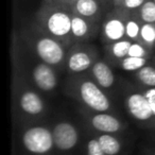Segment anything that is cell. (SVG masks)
<instances>
[{
	"mask_svg": "<svg viewBox=\"0 0 155 155\" xmlns=\"http://www.w3.org/2000/svg\"><path fill=\"white\" fill-rule=\"evenodd\" d=\"M19 106L21 110L30 116H37L45 110V102L41 96L32 89H26L19 97Z\"/></svg>",
	"mask_w": 155,
	"mask_h": 155,
	"instance_id": "12",
	"label": "cell"
},
{
	"mask_svg": "<svg viewBox=\"0 0 155 155\" xmlns=\"http://www.w3.org/2000/svg\"><path fill=\"white\" fill-rule=\"evenodd\" d=\"M24 38L41 62L47 63L54 68L66 64L69 48L44 32L34 22L25 30Z\"/></svg>",
	"mask_w": 155,
	"mask_h": 155,
	"instance_id": "2",
	"label": "cell"
},
{
	"mask_svg": "<svg viewBox=\"0 0 155 155\" xmlns=\"http://www.w3.org/2000/svg\"><path fill=\"white\" fill-rule=\"evenodd\" d=\"M142 93L146 96L147 100H148L149 104L152 108L153 114L155 116V87H146V89Z\"/></svg>",
	"mask_w": 155,
	"mask_h": 155,
	"instance_id": "25",
	"label": "cell"
},
{
	"mask_svg": "<svg viewBox=\"0 0 155 155\" xmlns=\"http://www.w3.org/2000/svg\"><path fill=\"white\" fill-rule=\"evenodd\" d=\"M32 81L41 91L49 93L58 86V75L53 66L47 63H39L32 69Z\"/></svg>",
	"mask_w": 155,
	"mask_h": 155,
	"instance_id": "10",
	"label": "cell"
},
{
	"mask_svg": "<svg viewBox=\"0 0 155 155\" xmlns=\"http://www.w3.org/2000/svg\"><path fill=\"white\" fill-rule=\"evenodd\" d=\"M100 144L106 155H117L121 151V142L113 134L102 133L98 137Z\"/></svg>",
	"mask_w": 155,
	"mask_h": 155,
	"instance_id": "16",
	"label": "cell"
},
{
	"mask_svg": "<svg viewBox=\"0 0 155 155\" xmlns=\"http://www.w3.org/2000/svg\"><path fill=\"white\" fill-rule=\"evenodd\" d=\"M102 21H94L72 13L71 35L73 43H88L100 33Z\"/></svg>",
	"mask_w": 155,
	"mask_h": 155,
	"instance_id": "7",
	"label": "cell"
},
{
	"mask_svg": "<svg viewBox=\"0 0 155 155\" xmlns=\"http://www.w3.org/2000/svg\"><path fill=\"white\" fill-rule=\"evenodd\" d=\"M74 91L77 98L89 110L96 113L108 112L112 108L108 97L105 95L102 88L95 82L89 79H83L78 83Z\"/></svg>",
	"mask_w": 155,
	"mask_h": 155,
	"instance_id": "3",
	"label": "cell"
},
{
	"mask_svg": "<svg viewBox=\"0 0 155 155\" xmlns=\"http://www.w3.org/2000/svg\"><path fill=\"white\" fill-rule=\"evenodd\" d=\"M141 25V20L138 18L135 13H129L127 21H125V37L132 41H139Z\"/></svg>",
	"mask_w": 155,
	"mask_h": 155,
	"instance_id": "17",
	"label": "cell"
},
{
	"mask_svg": "<svg viewBox=\"0 0 155 155\" xmlns=\"http://www.w3.org/2000/svg\"><path fill=\"white\" fill-rule=\"evenodd\" d=\"M91 74L101 88L108 89L115 83V74L105 61L98 60L91 68Z\"/></svg>",
	"mask_w": 155,
	"mask_h": 155,
	"instance_id": "14",
	"label": "cell"
},
{
	"mask_svg": "<svg viewBox=\"0 0 155 155\" xmlns=\"http://www.w3.org/2000/svg\"><path fill=\"white\" fill-rule=\"evenodd\" d=\"M124 102L127 110L135 120L147 122V121H152L155 119L152 108L143 93L134 91V93L129 94L125 97Z\"/></svg>",
	"mask_w": 155,
	"mask_h": 155,
	"instance_id": "8",
	"label": "cell"
},
{
	"mask_svg": "<svg viewBox=\"0 0 155 155\" xmlns=\"http://www.w3.org/2000/svg\"><path fill=\"white\" fill-rule=\"evenodd\" d=\"M47 1H52V2H58V3H63V5H65V0H47Z\"/></svg>",
	"mask_w": 155,
	"mask_h": 155,
	"instance_id": "29",
	"label": "cell"
},
{
	"mask_svg": "<svg viewBox=\"0 0 155 155\" xmlns=\"http://www.w3.org/2000/svg\"><path fill=\"white\" fill-rule=\"evenodd\" d=\"M135 14L142 24H155V1L147 0Z\"/></svg>",
	"mask_w": 155,
	"mask_h": 155,
	"instance_id": "21",
	"label": "cell"
},
{
	"mask_svg": "<svg viewBox=\"0 0 155 155\" xmlns=\"http://www.w3.org/2000/svg\"><path fill=\"white\" fill-rule=\"evenodd\" d=\"M54 147L60 151H69L79 141V131L68 121H61L52 129Z\"/></svg>",
	"mask_w": 155,
	"mask_h": 155,
	"instance_id": "9",
	"label": "cell"
},
{
	"mask_svg": "<svg viewBox=\"0 0 155 155\" xmlns=\"http://www.w3.org/2000/svg\"><path fill=\"white\" fill-rule=\"evenodd\" d=\"M123 1L124 0H113V5H114V8H119L122 5Z\"/></svg>",
	"mask_w": 155,
	"mask_h": 155,
	"instance_id": "27",
	"label": "cell"
},
{
	"mask_svg": "<svg viewBox=\"0 0 155 155\" xmlns=\"http://www.w3.org/2000/svg\"><path fill=\"white\" fill-rule=\"evenodd\" d=\"M135 78L144 87H155V66H143L135 72Z\"/></svg>",
	"mask_w": 155,
	"mask_h": 155,
	"instance_id": "19",
	"label": "cell"
},
{
	"mask_svg": "<svg viewBox=\"0 0 155 155\" xmlns=\"http://www.w3.org/2000/svg\"><path fill=\"white\" fill-rule=\"evenodd\" d=\"M149 58H136V56H125L124 58L118 61L121 69L129 72H136L143 66L148 65Z\"/></svg>",
	"mask_w": 155,
	"mask_h": 155,
	"instance_id": "20",
	"label": "cell"
},
{
	"mask_svg": "<svg viewBox=\"0 0 155 155\" xmlns=\"http://www.w3.org/2000/svg\"><path fill=\"white\" fill-rule=\"evenodd\" d=\"M129 12L121 8H113L106 12L101 22L100 35L104 45L114 43L125 37V21Z\"/></svg>",
	"mask_w": 155,
	"mask_h": 155,
	"instance_id": "5",
	"label": "cell"
},
{
	"mask_svg": "<svg viewBox=\"0 0 155 155\" xmlns=\"http://www.w3.org/2000/svg\"><path fill=\"white\" fill-rule=\"evenodd\" d=\"M74 1L75 0H65V5H68V7H71V5H72Z\"/></svg>",
	"mask_w": 155,
	"mask_h": 155,
	"instance_id": "28",
	"label": "cell"
},
{
	"mask_svg": "<svg viewBox=\"0 0 155 155\" xmlns=\"http://www.w3.org/2000/svg\"><path fill=\"white\" fill-rule=\"evenodd\" d=\"M153 155H155V153H154V154H153Z\"/></svg>",
	"mask_w": 155,
	"mask_h": 155,
	"instance_id": "31",
	"label": "cell"
},
{
	"mask_svg": "<svg viewBox=\"0 0 155 155\" xmlns=\"http://www.w3.org/2000/svg\"><path fill=\"white\" fill-rule=\"evenodd\" d=\"M87 155H106L98 138H91L87 143Z\"/></svg>",
	"mask_w": 155,
	"mask_h": 155,
	"instance_id": "24",
	"label": "cell"
},
{
	"mask_svg": "<svg viewBox=\"0 0 155 155\" xmlns=\"http://www.w3.org/2000/svg\"><path fill=\"white\" fill-rule=\"evenodd\" d=\"M98 61V51L87 43L73 44L68 49L66 58V69L69 73L77 74L91 69Z\"/></svg>",
	"mask_w": 155,
	"mask_h": 155,
	"instance_id": "4",
	"label": "cell"
},
{
	"mask_svg": "<svg viewBox=\"0 0 155 155\" xmlns=\"http://www.w3.org/2000/svg\"><path fill=\"white\" fill-rule=\"evenodd\" d=\"M71 17L72 11L70 7L43 0L35 13L34 24L67 48H70L74 44L71 35Z\"/></svg>",
	"mask_w": 155,
	"mask_h": 155,
	"instance_id": "1",
	"label": "cell"
},
{
	"mask_svg": "<svg viewBox=\"0 0 155 155\" xmlns=\"http://www.w3.org/2000/svg\"><path fill=\"white\" fill-rule=\"evenodd\" d=\"M100 3H101L102 5H103V8L105 9V8H114V5H113V0H99Z\"/></svg>",
	"mask_w": 155,
	"mask_h": 155,
	"instance_id": "26",
	"label": "cell"
},
{
	"mask_svg": "<svg viewBox=\"0 0 155 155\" xmlns=\"http://www.w3.org/2000/svg\"><path fill=\"white\" fill-rule=\"evenodd\" d=\"M154 62H155V56H154Z\"/></svg>",
	"mask_w": 155,
	"mask_h": 155,
	"instance_id": "30",
	"label": "cell"
},
{
	"mask_svg": "<svg viewBox=\"0 0 155 155\" xmlns=\"http://www.w3.org/2000/svg\"><path fill=\"white\" fill-rule=\"evenodd\" d=\"M70 8L73 14L94 21H102L105 15L103 14L104 8L99 0H75Z\"/></svg>",
	"mask_w": 155,
	"mask_h": 155,
	"instance_id": "11",
	"label": "cell"
},
{
	"mask_svg": "<svg viewBox=\"0 0 155 155\" xmlns=\"http://www.w3.org/2000/svg\"><path fill=\"white\" fill-rule=\"evenodd\" d=\"M91 124L97 131L101 133L114 134L121 131L122 123L114 115L108 114L107 112L97 113L91 117Z\"/></svg>",
	"mask_w": 155,
	"mask_h": 155,
	"instance_id": "13",
	"label": "cell"
},
{
	"mask_svg": "<svg viewBox=\"0 0 155 155\" xmlns=\"http://www.w3.org/2000/svg\"><path fill=\"white\" fill-rule=\"evenodd\" d=\"M154 1H155V0H154Z\"/></svg>",
	"mask_w": 155,
	"mask_h": 155,
	"instance_id": "32",
	"label": "cell"
},
{
	"mask_svg": "<svg viewBox=\"0 0 155 155\" xmlns=\"http://www.w3.org/2000/svg\"><path fill=\"white\" fill-rule=\"evenodd\" d=\"M139 43L151 51L155 49V24H142L140 29Z\"/></svg>",
	"mask_w": 155,
	"mask_h": 155,
	"instance_id": "18",
	"label": "cell"
},
{
	"mask_svg": "<svg viewBox=\"0 0 155 155\" xmlns=\"http://www.w3.org/2000/svg\"><path fill=\"white\" fill-rule=\"evenodd\" d=\"M147 0H124L122 5L119 8H121L124 11L129 13H135L139 10V8L146 2Z\"/></svg>",
	"mask_w": 155,
	"mask_h": 155,
	"instance_id": "23",
	"label": "cell"
},
{
	"mask_svg": "<svg viewBox=\"0 0 155 155\" xmlns=\"http://www.w3.org/2000/svg\"><path fill=\"white\" fill-rule=\"evenodd\" d=\"M153 51L143 46L139 41H132V45L129 50V56H136V58H150Z\"/></svg>",
	"mask_w": 155,
	"mask_h": 155,
	"instance_id": "22",
	"label": "cell"
},
{
	"mask_svg": "<svg viewBox=\"0 0 155 155\" xmlns=\"http://www.w3.org/2000/svg\"><path fill=\"white\" fill-rule=\"evenodd\" d=\"M21 141L25 149L32 154H47L54 148L52 131L41 125H35L25 130Z\"/></svg>",
	"mask_w": 155,
	"mask_h": 155,
	"instance_id": "6",
	"label": "cell"
},
{
	"mask_svg": "<svg viewBox=\"0 0 155 155\" xmlns=\"http://www.w3.org/2000/svg\"><path fill=\"white\" fill-rule=\"evenodd\" d=\"M132 45V41L124 37L122 39H119L114 43H110L105 45V51L112 58H115L117 61H120L127 56L129 54L130 47Z\"/></svg>",
	"mask_w": 155,
	"mask_h": 155,
	"instance_id": "15",
	"label": "cell"
}]
</instances>
